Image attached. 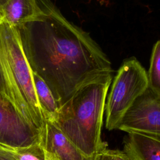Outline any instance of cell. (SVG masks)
Listing matches in <instances>:
<instances>
[{"mask_svg":"<svg viewBox=\"0 0 160 160\" xmlns=\"http://www.w3.org/2000/svg\"><path fill=\"white\" fill-rule=\"evenodd\" d=\"M3 21V19H2V12H1V9H0V23Z\"/></svg>","mask_w":160,"mask_h":160,"instance_id":"cell-16","label":"cell"},{"mask_svg":"<svg viewBox=\"0 0 160 160\" xmlns=\"http://www.w3.org/2000/svg\"><path fill=\"white\" fill-rule=\"evenodd\" d=\"M0 94L31 127L41 132L46 120L35 90L32 71L17 28L5 21L0 23Z\"/></svg>","mask_w":160,"mask_h":160,"instance_id":"cell-3","label":"cell"},{"mask_svg":"<svg viewBox=\"0 0 160 160\" xmlns=\"http://www.w3.org/2000/svg\"><path fill=\"white\" fill-rule=\"evenodd\" d=\"M148 74V88L160 96V40L153 46Z\"/></svg>","mask_w":160,"mask_h":160,"instance_id":"cell-11","label":"cell"},{"mask_svg":"<svg viewBox=\"0 0 160 160\" xmlns=\"http://www.w3.org/2000/svg\"><path fill=\"white\" fill-rule=\"evenodd\" d=\"M39 142L46 157L54 160H94L84 154L52 122L46 121Z\"/></svg>","mask_w":160,"mask_h":160,"instance_id":"cell-7","label":"cell"},{"mask_svg":"<svg viewBox=\"0 0 160 160\" xmlns=\"http://www.w3.org/2000/svg\"><path fill=\"white\" fill-rule=\"evenodd\" d=\"M118 129L160 139V96L148 88L126 112Z\"/></svg>","mask_w":160,"mask_h":160,"instance_id":"cell-5","label":"cell"},{"mask_svg":"<svg viewBox=\"0 0 160 160\" xmlns=\"http://www.w3.org/2000/svg\"><path fill=\"white\" fill-rule=\"evenodd\" d=\"M111 83L104 109L109 131L118 128L126 112L149 86L147 72L135 57L123 61Z\"/></svg>","mask_w":160,"mask_h":160,"instance_id":"cell-4","label":"cell"},{"mask_svg":"<svg viewBox=\"0 0 160 160\" xmlns=\"http://www.w3.org/2000/svg\"><path fill=\"white\" fill-rule=\"evenodd\" d=\"M40 132L31 127L0 94V144L25 147L39 142Z\"/></svg>","mask_w":160,"mask_h":160,"instance_id":"cell-6","label":"cell"},{"mask_svg":"<svg viewBox=\"0 0 160 160\" xmlns=\"http://www.w3.org/2000/svg\"><path fill=\"white\" fill-rule=\"evenodd\" d=\"M39 13L16 27L32 71L44 80L59 108L85 83L114 72L90 34L69 21L51 0H36Z\"/></svg>","mask_w":160,"mask_h":160,"instance_id":"cell-1","label":"cell"},{"mask_svg":"<svg viewBox=\"0 0 160 160\" xmlns=\"http://www.w3.org/2000/svg\"><path fill=\"white\" fill-rule=\"evenodd\" d=\"M124 151L134 160H160V139L128 133L124 141Z\"/></svg>","mask_w":160,"mask_h":160,"instance_id":"cell-8","label":"cell"},{"mask_svg":"<svg viewBox=\"0 0 160 160\" xmlns=\"http://www.w3.org/2000/svg\"><path fill=\"white\" fill-rule=\"evenodd\" d=\"M94 160H134L124 150H112L107 148L99 151Z\"/></svg>","mask_w":160,"mask_h":160,"instance_id":"cell-13","label":"cell"},{"mask_svg":"<svg viewBox=\"0 0 160 160\" xmlns=\"http://www.w3.org/2000/svg\"><path fill=\"white\" fill-rule=\"evenodd\" d=\"M32 74L35 90L43 116L46 121H51L59 109L58 104L44 80L33 71Z\"/></svg>","mask_w":160,"mask_h":160,"instance_id":"cell-10","label":"cell"},{"mask_svg":"<svg viewBox=\"0 0 160 160\" xmlns=\"http://www.w3.org/2000/svg\"><path fill=\"white\" fill-rule=\"evenodd\" d=\"M1 11L3 21L16 28L33 19L39 7L36 0H8Z\"/></svg>","mask_w":160,"mask_h":160,"instance_id":"cell-9","label":"cell"},{"mask_svg":"<svg viewBox=\"0 0 160 160\" xmlns=\"http://www.w3.org/2000/svg\"><path fill=\"white\" fill-rule=\"evenodd\" d=\"M46 160H54V159H51V158H48V157H46Z\"/></svg>","mask_w":160,"mask_h":160,"instance_id":"cell-17","label":"cell"},{"mask_svg":"<svg viewBox=\"0 0 160 160\" xmlns=\"http://www.w3.org/2000/svg\"><path fill=\"white\" fill-rule=\"evenodd\" d=\"M2 146L13 154L16 160H46V151L40 142L25 147Z\"/></svg>","mask_w":160,"mask_h":160,"instance_id":"cell-12","label":"cell"},{"mask_svg":"<svg viewBox=\"0 0 160 160\" xmlns=\"http://www.w3.org/2000/svg\"><path fill=\"white\" fill-rule=\"evenodd\" d=\"M114 76V72L102 74L83 84L49 121L89 157L94 158L108 147L101 135L108 91Z\"/></svg>","mask_w":160,"mask_h":160,"instance_id":"cell-2","label":"cell"},{"mask_svg":"<svg viewBox=\"0 0 160 160\" xmlns=\"http://www.w3.org/2000/svg\"><path fill=\"white\" fill-rule=\"evenodd\" d=\"M8 0H0V9L6 4Z\"/></svg>","mask_w":160,"mask_h":160,"instance_id":"cell-15","label":"cell"},{"mask_svg":"<svg viewBox=\"0 0 160 160\" xmlns=\"http://www.w3.org/2000/svg\"><path fill=\"white\" fill-rule=\"evenodd\" d=\"M0 160H16V159L8 149L0 144Z\"/></svg>","mask_w":160,"mask_h":160,"instance_id":"cell-14","label":"cell"}]
</instances>
